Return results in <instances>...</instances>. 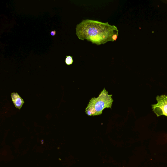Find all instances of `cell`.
I'll return each instance as SVG.
<instances>
[{
	"label": "cell",
	"mask_w": 167,
	"mask_h": 167,
	"mask_svg": "<svg viewBox=\"0 0 167 167\" xmlns=\"http://www.w3.org/2000/svg\"><path fill=\"white\" fill-rule=\"evenodd\" d=\"M118 34H116L114 35L112 37L113 40L114 41H116V39H117L118 38Z\"/></svg>",
	"instance_id": "6"
},
{
	"label": "cell",
	"mask_w": 167,
	"mask_h": 167,
	"mask_svg": "<svg viewBox=\"0 0 167 167\" xmlns=\"http://www.w3.org/2000/svg\"><path fill=\"white\" fill-rule=\"evenodd\" d=\"M11 96L15 107L20 110L24 103V100L17 93L13 92L11 94Z\"/></svg>",
	"instance_id": "4"
},
{
	"label": "cell",
	"mask_w": 167,
	"mask_h": 167,
	"mask_svg": "<svg viewBox=\"0 0 167 167\" xmlns=\"http://www.w3.org/2000/svg\"><path fill=\"white\" fill-rule=\"evenodd\" d=\"M112 96L104 88L97 98L90 100L85 110L86 114L90 116H97L102 114L104 109L111 108L113 102Z\"/></svg>",
	"instance_id": "2"
},
{
	"label": "cell",
	"mask_w": 167,
	"mask_h": 167,
	"mask_svg": "<svg viewBox=\"0 0 167 167\" xmlns=\"http://www.w3.org/2000/svg\"><path fill=\"white\" fill-rule=\"evenodd\" d=\"M156 100L157 103L151 105L153 111L158 117L162 115L167 117V95H158Z\"/></svg>",
	"instance_id": "3"
},
{
	"label": "cell",
	"mask_w": 167,
	"mask_h": 167,
	"mask_svg": "<svg viewBox=\"0 0 167 167\" xmlns=\"http://www.w3.org/2000/svg\"><path fill=\"white\" fill-rule=\"evenodd\" d=\"M56 34V32L55 30L51 31V33H50V34L52 36H55Z\"/></svg>",
	"instance_id": "7"
},
{
	"label": "cell",
	"mask_w": 167,
	"mask_h": 167,
	"mask_svg": "<svg viewBox=\"0 0 167 167\" xmlns=\"http://www.w3.org/2000/svg\"><path fill=\"white\" fill-rule=\"evenodd\" d=\"M119 32L117 27L110 25L108 22L88 19L83 21L76 28V34L79 39L87 40L98 45L108 41L114 42L112 37L114 34L119 35Z\"/></svg>",
	"instance_id": "1"
},
{
	"label": "cell",
	"mask_w": 167,
	"mask_h": 167,
	"mask_svg": "<svg viewBox=\"0 0 167 167\" xmlns=\"http://www.w3.org/2000/svg\"><path fill=\"white\" fill-rule=\"evenodd\" d=\"M65 62L66 64L68 65L72 64L73 63V57L70 56H66Z\"/></svg>",
	"instance_id": "5"
}]
</instances>
